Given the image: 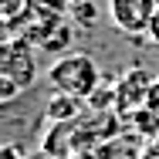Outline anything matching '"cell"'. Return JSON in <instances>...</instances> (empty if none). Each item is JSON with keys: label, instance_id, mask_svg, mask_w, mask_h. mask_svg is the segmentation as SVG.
I'll return each mask as SVG.
<instances>
[{"label": "cell", "instance_id": "cell-1", "mask_svg": "<svg viewBox=\"0 0 159 159\" xmlns=\"http://www.w3.org/2000/svg\"><path fill=\"white\" fill-rule=\"evenodd\" d=\"M48 85H51L54 92H61V95L92 98V92L102 85V78H98V68H95V61H92V54H85V51H68V54H61L58 61L51 64Z\"/></svg>", "mask_w": 159, "mask_h": 159}, {"label": "cell", "instance_id": "cell-2", "mask_svg": "<svg viewBox=\"0 0 159 159\" xmlns=\"http://www.w3.org/2000/svg\"><path fill=\"white\" fill-rule=\"evenodd\" d=\"M156 10H159L156 0H108V17H112V24L122 34H129V37H139V34L149 31Z\"/></svg>", "mask_w": 159, "mask_h": 159}, {"label": "cell", "instance_id": "cell-3", "mask_svg": "<svg viewBox=\"0 0 159 159\" xmlns=\"http://www.w3.org/2000/svg\"><path fill=\"white\" fill-rule=\"evenodd\" d=\"M0 64H3V78H10L14 85H20L24 92L31 88L34 78H37V58H34L27 37H10V41L3 44Z\"/></svg>", "mask_w": 159, "mask_h": 159}, {"label": "cell", "instance_id": "cell-4", "mask_svg": "<svg viewBox=\"0 0 159 159\" xmlns=\"http://www.w3.org/2000/svg\"><path fill=\"white\" fill-rule=\"evenodd\" d=\"M71 41H75V31H71L68 24H61V20H58L51 31L44 34V41H41L37 48H41V51H48V54H58V58H61V54H68Z\"/></svg>", "mask_w": 159, "mask_h": 159}, {"label": "cell", "instance_id": "cell-5", "mask_svg": "<svg viewBox=\"0 0 159 159\" xmlns=\"http://www.w3.org/2000/svg\"><path fill=\"white\" fill-rule=\"evenodd\" d=\"M78 108H81V98L61 95V92H54V98L48 102V115H51L54 122H68V119H75V115H78Z\"/></svg>", "mask_w": 159, "mask_h": 159}, {"label": "cell", "instance_id": "cell-6", "mask_svg": "<svg viewBox=\"0 0 159 159\" xmlns=\"http://www.w3.org/2000/svg\"><path fill=\"white\" fill-rule=\"evenodd\" d=\"M68 10H71V17H75L85 31H92V27L98 24V7L92 3V0H71Z\"/></svg>", "mask_w": 159, "mask_h": 159}, {"label": "cell", "instance_id": "cell-7", "mask_svg": "<svg viewBox=\"0 0 159 159\" xmlns=\"http://www.w3.org/2000/svg\"><path fill=\"white\" fill-rule=\"evenodd\" d=\"M146 37L152 44H159V10H156V17H152V24H149V31H146Z\"/></svg>", "mask_w": 159, "mask_h": 159}, {"label": "cell", "instance_id": "cell-8", "mask_svg": "<svg viewBox=\"0 0 159 159\" xmlns=\"http://www.w3.org/2000/svg\"><path fill=\"white\" fill-rule=\"evenodd\" d=\"M156 3H159V0H156Z\"/></svg>", "mask_w": 159, "mask_h": 159}]
</instances>
